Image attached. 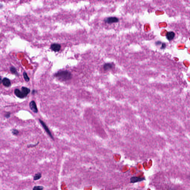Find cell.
I'll list each match as a JSON object with an SVG mask.
<instances>
[{
	"label": "cell",
	"instance_id": "5",
	"mask_svg": "<svg viewBox=\"0 0 190 190\" xmlns=\"http://www.w3.org/2000/svg\"><path fill=\"white\" fill-rule=\"evenodd\" d=\"M61 46L58 44L54 43L51 44L50 47V49L52 51L55 52L59 51L61 49Z\"/></svg>",
	"mask_w": 190,
	"mask_h": 190
},
{
	"label": "cell",
	"instance_id": "14",
	"mask_svg": "<svg viewBox=\"0 0 190 190\" xmlns=\"http://www.w3.org/2000/svg\"><path fill=\"white\" fill-rule=\"evenodd\" d=\"M23 76H24V80L28 82L29 81V78L28 75H27V73L25 72H24L23 73Z\"/></svg>",
	"mask_w": 190,
	"mask_h": 190
},
{
	"label": "cell",
	"instance_id": "3",
	"mask_svg": "<svg viewBox=\"0 0 190 190\" xmlns=\"http://www.w3.org/2000/svg\"><path fill=\"white\" fill-rule=\"evenodd\" d=\"M119 19L117 17H110L107 18L104 20L106 23L108 24H112L114 23H116L118 22Z\"/></svg>",
	"mask_w": 190,
	"mask_h": 190
},
{
	"label": "cell",
	"instance_id": "9",
	"mask_svg": "<svg viewBox=\"0 0 190 190\" xmlns=\"http://www.w3.org/2000/svg\"><path fill=\"white\" fill-rule=\"evenodd\" d=\"M15 95L17 97H19V98H24L25 97V96L24 95V94L22 92V91H20V90L18 89H16L15 90Z\"/></svg>",
	"mask_w": 190,
	"mask_h": 190
},
{
	"label": "cell",
	"instance_id": "2",
	"mask_svg": "<svg viewBox=\"0 0 190 190\" xmlns=\"http://www.w3.org/2000/svg\"><path fill=\"white\" fill-rule=\"evenodd\" d=\"M39 120L40 123H41V125L42 126V127H43L44 128L45 132H46V133L48 134V136L51 137V139H52L53 140H54V137L53 136V135H52V134L51 133V131H50V130L49 129L48 127L46 125L45 123L43 121H42V120H41V119H39Z\"/></svg>",
	"mask_w": 190,
	"mask_h": 190
},
{
	"label": "cell",
	"instance_id": "12",
	"mask_svg": "<svg viewBox=\"0 0 190 190\" xmlns=\"http://www.w3.org/2000/svg\"><path fill=\"white\" fill-rule=\"evenodd\" d=\"M42 177V174L41 173H38L35 174L34 176V180L35 181L41 178Z\"/></svg>",
	"mask_w": 190,
	"mask_h": 190
},
{
	"label": "cell",
	"instance_id": "4",
	"mask_svg": "<svg viewBox=\"0 0 190 190\" xmlns=\"http://www.w3.org/2000/svg\"><path fill=\"white\" fill-rule=\"evenodd\" d=\"M29 107L30 110L34 113L38 112V109L36 106V104L34 101H32L29 103Z\"/></svg>",
	"mask_w": 190,
	"mask_h": 190
},
{
	"label": "cell",
	"instance_id": "6",
	"mask_svg": "<svg viewBox=\"0 0 190 190\" xmlns=\"http://www.w3.org/2000/svg\"><path fill=\"white\" fill-rule=\"evenodd\" d=\"M175 37V33L173 32L170 31L167 32L166 35V37L169 41H171Z\"/></svg>",
	"mask_w": 190,
	"mask_h": 190
},
{
	"label": "cell",
	"instance_id": "7",
	"mask_svg": "<svg viewBox=\"0 0 190 190\" xmlns=\"http://www.w3.org/2000/svg\"><path fill=\"white\" fill-rule=\"evenodd\" d=\"M2 83L3 85L6 87H9L11 85L10 80L7 78H5L3 79Z\"/></svg>",
	"mask_w": 190,
	"mask_h": 190
},
{
	"label": "cell",
	"instance_id": "8",
	"mask_svg": "<svg viewBox=\"0 0 190 190\" xmlns=\"http://www.w3.org/2000/svg\"><path fill=\"white\" fill-rule=\"evenodd\" d=\"M145 179L143 178H140L137 177H131L130 179V182L132 183H134L137 182H141Z\"/></svg>",
	"mask_w": 190,
	"mask_h": 190
},
{
	"label": "cell",
	"instance_id": "19",
	"mask_svg": "<svg viewBox=\"0 0 190 190\" xmlns=\"http://www.w3.org/2000/svg\"><path fill=\"white\" fill-rule=\"evenodd\" d=\"M161 43V42L157 41V42H156V45H160Z\"/></svg>",
	"mask_w": 190,
	"mask_h": 190
},
{
	"label": "cell",
	"instance_id": "17",
	"mask_svg": "<svg viewBox=\"0 0 190 190\" xmlns=\"http://www.w3.org/2000/svg\"><path fill=\"white\" fill-rule=\"evenodd\" d=\"M166 47V44L165 43H162V45H161V49H164Z\"/></svg>",
	"mask_w": 190,
	"mask_h": 190
},
{
	"label": "cell",
	"instance_id": "13",
	"mask_svg": "<svg viewBox=\"0 0 190 190\" xmlns=\"http://www.w3.org/2000/svg\"><path fill=\"white\" fill-rule=\"evenodd\" d=\"M10 72H11L12 73L14 74H15L17 75H18V74L17 70H16V69L14 67H11L10 68Z\"/></svg>",
	"mask_w": 190,
	"mask_h": 190
},
{
	"label": "cell",
	"instance_id": "16",
	"mask_svg": "<svg viewBox=\"0 0 190 190\" xmlns=\"http://www.w3.org/2000/svg\"><path fill=\"white\" fill-rule=\"evenodd\" d=\"M12 133L15 135H17L19 133V131L16 129H13L12 131Z\"/></svg>",
	"mask_w": 190,
	"mask_h": 190
},
{
	"label": "cell",
	"instance_id": "10",
	"mask_svg": "<svg viewBox=\"0 0 190 190\" xmlns=\"http://www.w3.org/2000/svg\"><path fill=\"white\" fill-rule=\"evenodd\" d=\"M22 92L24 95L26 97L28 95L30 92V90L28 88L26 87H22Z\"/></svg>",
	"mask_w": 190,
	"mask_h": 190
},
{
	"label": "cell",
	"instance_id": "11",
	"mask_svg": "<svg viewBox=\"0 0 190 190\" xmlns=\"http://www.w3.org/2000/svg\"><path fill=\"white\" fill-rule=\"evenodd\" d=\"M113 65L112 63H106L104 64V66H103V68H104V69L105 71H107V70L112 69L113 68Z\"/></svg>",
	"mask_w": 190,
	"mask_h": 190
},
{
	"label": "cell",
	"instance_id": "15",
	"mask_svg": "<svg viewBox=\"0 0 190 190\" xmlns=\"http://www.w3.org/2000/svg\"><path fill=\"white\" fill-rule=\"evenodd\" d=\"M44 189V187L42 186H35L33 188V190H42Z\"/></svg>",
	"mask_w": 190,
	"mask_h": 190
},
{
	"label": "cell",
	"instance_id": "20",
	"mask_svg": "<svg viewBox=\"0 0 190 190\" xmlns=\"http://www.w3.org/2000/svg\"><path fill=\"white\" fill-rule=\"evenodd\" d=\"M2 78H1V76H0V85L2 84Z\"/></svg>",
	"mask_w": 190,
	"mask_h": 190
},
{
	"label": "cell",
	"instance_id": "18",
	"mask_svg": "<svg viewBox=\"0 0 190 190\" xmlns=\"http://www.w3.org/2000/svg\"><path fill=\"white\" fill-rule=\"evenodd\" d=\"M10 113H9V112H8V113H7V114H6V116H5V117H6V118H8L10 117Z\"/></svg>",
	"mask_w": 190,
	"mask_h": 190
},
{
	"label": "cell",
	"instance_id": "1",
	"mask_svg": "<svg viewBox=\"0 0 190 190\" xmlns=\"http://www.w3.org/2000/svg\"><path fill=\"white\" fill-rule=\"evenodd\" d=\"M54 77L60 81H66L72 78V75L70 72L65 70L57 72L54 74Z\"/></svg>",
	"mask_w": 190,
	"mask_h": 190
}]
</instances>
